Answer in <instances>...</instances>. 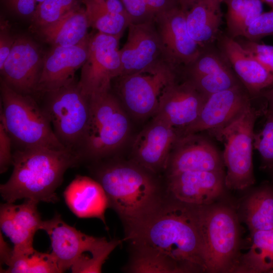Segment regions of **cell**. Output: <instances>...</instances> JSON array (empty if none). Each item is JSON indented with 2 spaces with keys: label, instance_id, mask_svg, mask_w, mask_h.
I'll use <instances>...</instances> for the list:
<instances>
[{
  "label": "cell",
  "instance_id": "6da1fadb",
  "mask_svg": "<svg viewBox=\"0 0 273 273\" xmlns=\"http://www.w3.org/2000/svg\"><path fill=\"white\" fill-rule=\"evenodd\" d=\"M202 207L168 195L154 211L125 230V240L132 250L166 257L181 272L206 271Z\"/></svg>",
  "mask_w": 273,
  "mask_h": 273
},
{
  "label": "cell",
  "instance_id": "7a4b0ae2",
  "mask_svg": "<svg viewBox=\"0 0 273 273\" xmlns=\"http://www.w3.org/2000/svg\"><path fill=\"white\" fill-rule=\"evenodd\" d=\"M80 158L68 149H18L13 154L12 175L1 185V196L7 203L23 198L55 203L58 200L56 191L63 181L64 173Z\"/></svg>",
  "mask_w": 273,
  "mask_h": 273
},
{
  "label": "cell",
  "instance_id": "3957f363",
  "mask_svg": "<svg viewBox=\"0 0 273 273\" xmlns=\"http://www.w3.org/2000/svg\"><path fill=\"white\" fill-rule=\"evenodd\" d=\"M133 161L105 164L96 172L112 208L124 223L133 226L154 211L165 196L154 176Z\"/></svg>",
  "mask_w": 273,
  "mask_h": 273
},
{
  "label": "cell",
  "instance_id": "277c9868",
  "mask_svg": "<svg viewBox=\"0 0 273 273\" xmlns=\"http://www.w3.org/2000/svg\"><path fill=\"white\" fill-rule=\"evenodd\" d=\"M1 95V121L19 149H67L57 137L42 107L30 95L15 91L3 79Z\"/></svg>",
  "mask_w": 273,
  "mask_h": 273
},
{
  "label": "cell",
  "instance_id": "5b68a950",
  "mask_svg": "<svg viewBox=\"0 0 273 273\" xmlns=\"http://www.w3.org/2000/svg\"><path fill=\"white\" fill-rule=\"evenodd\" d=\"M88 98L89 117L79 154L100 159L111 154L125 142L130 123L126 110L111 90Z\"/></svg>",
  "mask_w": 273,
  "mask_h": 273
},
{
  "label": "cell",
  "instance_id": "8992f818",
  "mask_svg": "<svg viewBox=\"0 0 273 273\" xmlns=\"http://www.w3.org/2000/svg\"><path fill=\"white\" fill-rule=\"evenodd\" d=\"M261 113L252 105L224 126L209 131L224 145L222 159L226 167L225 187L243 190L253 185L254 127Z\"/></svg>",
  "mask_w": 273,
  "mask_h": 273
},
{
  "label": "cell",
  "instance_id": "52a82bcc",
  "mask_svg": "<svg viewBox=\"0 0 273 273\" xmlns=\"http://www.w3.org/2000/svg\"><path fill=\"white\" fill-rule=\"evenodd\" d=\"M202 223L206 271L233 272L240 256L236 213L226 206H203Z\"/></svg>",
  "mask_w": 273,
  "mask_h": 273
},
{
  "label": "cell",
  "instance_id": "ba28073f",
  "mask_svg": "<svg viewBox=\"0 0 273 273\" xmlns=\"http://www.w3.org/2000/svg\"><path fill=\"white\" fill-rule=\"evenodd\" d=\"M44 94L42 108L55 134L66 148L80 155L89 117V98L75 80Z\"/></svg>",
  "mask_w": 273,
  "mask_h": 273
},
{
  "label": "cell",
  "instance_id": "9c48e42d",
  "mask_svg": "<svg viewBox=\"0 0 273 273\" xmlns=\"http://www.w3.org/2000/svg\"><path fill=\"white\" fill-rule=\"evenodd\" d=\"M177 68L169 63L116 78L117 96L126 112L137 119L154 115L164 89L177 79Z\"/></svg>",
  "mask_w": 273,
  "mask_h": 273
},
{
  "label": "cell",
  "instance_id": "30bf717a",
  "mask_svg": "<svg viewBox=\"0 0 273 273\" xmlns=\"http://www.w3.org/2000/svg\"><path fill=\"white\" fill-rule=\"evenodd\" d=\"M121 37L98 31L90 34L87 59L81 67L78 84L83 93L92 95L111 90V81L120 76Z\"/></svg>",
  "mask_w": 273,
  "mask_h": 273
},
{
  "label": "cell",
  "instance_id": "8fae6325",
  "mask_svg": "<svg viewBox=\"0 0 273 273\" xmlns=\"http://www.w3.org/2000/svg\"><path fill=\"white\" fill-rule=\"evenodd\" d=\"M128 28L126 41L119 49L122 66L120 76L169 63L154 21L131 23Z\"/></svg>",
  "mask_w": 273,
  "mask_h": 273
},
{
  "label": "cell",
  "instance_id": "7c38bea8",
  "mask_svg": "<svg viewBox=\"0 0 273 273\" xmlns=\"http://www.w3.org/2000/svg\"><path fill=\"white\" fill-rule=\"evenodd\" d=\"M186 11L177 5L158 14L154 19L166 59L177 68L192 64L202 51L189 33Z\"/></svg>",
  "mask_w": 273,
  "mask_h": 273
},
{
  "label": "cell",
  "instance_id": "4fadbf2b",
  "mask_svg": "<svg viewBox=\"0 0 273 273\" xmlns=\"http://www.w3.org/2000/svg\"><path fill=\"white\" fill-rule=\"evenodd\" d=\"M44 57L33 40L26 36L16 37L0 69L2 79L19 93L30 95L37 92Z\"/></svg>",
  "mask_w": 273,
  "mask_h": 273
},
{
  "label": "cell",
  "instance_id": "5bb4252c",
  "mask_svg": "<svg viewBox=\"0 0 273 273\" xmlns=\"http://www.w3.org/2000/svg\"><path fill=\"white\" fill-rule=\"evenodd\" d=\"M42 230L48 234L52 251L60 272L71 268L86 253L100 250L111 242L105 237L99 238L82 233L67 224L59 214L44 221Z\"/></svg>",
  "mask_w": 273,
  "mask_h": 273
},
{
  "label": "cell",
  "instance_id": "9a60e30c",
  "mask_svg": "<svg viewBox=\"0 0 273 273\" xmlns=\"http://www.w3.org/2000/svg\"><path fill=\"white\" fill-rule=\"evenodd\" d=\"M251 105V97L242 84L208 96L196 120L177 131L178 136L221 128Z\"/></svg>",
  "mask_w": 273,
  "mask_h": 273
},
{
  "label": "cell",
  "instance_id": "2e32d148",
  "mask_svg": "<svg viewBox=\"0 0 273 273\" xmlns=\"http://www.w3.org/2000/svg\"><path fill=\"white\" fill-rule=\"evenodd\" d=\"M207 97L189 80L178 82L176 79L164 89L154 118L177 132L196 120Z\"/></svg>",
  "mask_w": 273,
  "mask_h": 273
},
{
  "label": "cell",
  "instance_id": "e0dca14e",
  "mask_svg": "<svg viewBox=\"0 0 273 273\" xmlns=\"http://www.w3.org/2000/svg\"><path fill=\"white\" fill-rule=\"evenodd\" d=\"M177 138L175 129L153 117L134 140L132 161L154 174L166 170Z\"/></svg>",
  "mask_w": 273,
  "mask_h": 273
},
{
  "label": "cell",
  "instance_id": "ac0fdd59",
  "mask_svg": "<svg viewBox=\"0 0 273 273\" xmlns=\"http://www.w3.org/2000/svg\"><path fill=\"white\" fill-rule=\"evenodd\" d=\"M222 156L208 140L197 133L178 136L172 148L167 176L186 171H224Z\"/></svg>",
  "mask_w": 273,
  "mask_h": 273
},
{
  "label": "cell",
  "instance_id": "d6986e66",
  "mask_svg": "<svg viewBox=\"0 0 273 273\" xmlns=\"http://www.w3.org/2000/svg\"><path fill=\"white\" fill-rule=\"evenodd\" d=\"M167 194L190 204L211 205L222 193L224 171H186L167 175Z\"/></svg>",
  "mask_w": 273,
  "mask_h": 273
},
{
  "label": "cell",
  "instance_id": "ffe728a7",
  "mask_svg": "<svg viewBox=\"0 0 273 273\" xmlns=\"http://www.w3.org/2000/svg\"><path fill=\"white\" fill-rule=\"evenodd\" d=\"M90 37L74 46L53 47L44 56L37 92L55 90L74 80L75 72L87 59Z\"/></svg>",
  "mask_w": 273,
  "mask_h": 273
},
{
  "label": "cell",
  "instance_id": "44dd1931",
  "mask_svg": "<svg viewBox=\"0 0 273 273\" xmlns=\"http://www.w3.org/2000/svg\"><path fill=\"white\" fill-rule=\"evenodd\" d=\"M38 202L25 199L21 204L6 202L1 206L0 224L2 231L14 244L13 253L31 251L35 233L42 230L44 221L38 211Z\"/></svg>",
  "mask_w": 273,
  "mask_h": 273
},
{
  "label": "cell",
  "instance_id": "7402d4cb",
  "mask_svg": "<svg viewBox=\"0 0 273 273\" xmlns=\"http://www.w3.org/2000/svg\"><path fill=\"white\" fill-rule=\"evenodd\" d=\"M185 67V78L207 97L242 84L223 55L216 52L202 51L192 64Z\"/></svg>",
  "mask_w": 273,
  "mask_h": 273
},
{
  "label": "cell",
  "instance_id": "603a6c76",
  "mask_svg": "<svg viewBox=\"0 0 273 273\" xmlns=\"http://www.w3.org/2000/svg\"><path fill=\"white\" fill-rule=\"evenodd\" d=\"M222 54L235 74L251 96L260 95L273 86V76L240 42L230 36L220 38Z\"/></svg>",
  "mask_w": 273,
  "mask_h": 273
},
{
  "label": "cell",
  "instance_id": "cb8c5ba5",
  "mask_svg": "<svg viewBox=\"0 0 273 273\" xmlns=\"http://www.w3.org/2000/svg\"><path fill=\"white\" fill-rule=\"evenodd\" d=\"M66 204L79 218H97L105 224V212L109 207L107 197L96 180L77 175L64 192Z\"/></svg>",
  "mask_w": 273,
  "mask_h": 273
},
{
  "label": "cell",
  "instance_id": "d4e9b609",
  "mask_svg": "<svg viewBox=\"0 0 273 273\" xmlns=\"http://www.w3.org/2000/svg\"><path fill=\"white\" fill-rule=\"evenodd\" d=\"M89 27L85 7L80 6L56 22L38 27V34L53 47H69L83 40Z\"/></svg>",
  "mask_w": 273,
  "mask_h": 273
},
{
  "label": "cell",
  "instance_id": "484cf974",
  "mask_svg": "<svg viewBox=\"0 0 273 273\" xmlns=\"http://www.w3.org/2000/svg\"><path fill=\"white\" fill-rule=\"evenodd\" d=\"M224 0H198L186 11V23L191 37L201 47L216 37L222 20Z\"/></svg>",
  "mask_w": 273,
  "mask_h": 273
},
{
  "label": "cell",
  "instance_id": "4316f807",
  "mask_svg": "<svg viewBox=\"0 0 273 273\" xmlns=\"http://www.w3.org/2000/svg\"><path fill=\"white\" fill-rule=\"evenodd\" d=\"M251 235L250 249L240 256L233 272H270L273 270V229Z\"/></svg>",
  "mask_w": 273,
  "mask_h": 273
},
{
  "label": "cell",
  "instance_id": "83f0119b",
  "mask_svg": "<svg viewBox=\"0 0 273 273\" xmlns=\"http://www.w3.org/2000/svg\"><path fill=\"white\" fill-rule=\"evenodd\" d=\"M245 222L252 233L273 229V188H261L247 199L244 206Z\"/></svg>",
  "mask_w": 273,
  "mask_h": 273
},
{
  "label": "cell",
  "instance_id": "f1b7e54d",
  "mask_svg": "<svg viewBox=\"0 0 273 273\" xmlns=\"http://www.w3.org/2000/svg\"><path fill=\"white\" fill-rule=\"evenodd\" d=\"M230 36H243L249 25L263 11L261 0H224Z\"/></svg>",
  "mask_w": 273,
  "mask_h": 273
},
{
  "label": "cell",
  "instance_id": "f546056e",
  "mask_svg": "<svg viewBox=\"0 0 273 273\" xmlns=\"http://www.w3.org/2000/svg\"><path fill=\"white\" fill-rule=\"evenodd\" d=\"M7 273H56L60 272L56 261L51 253L39 252L34 249L22 253H13L6 264Z\"/></svg>",
  "mask_w": 273,
  "mask_h": 273
},
{
  "label": "cell",
  "instance_id": "4dcf8cb0",
  "mask_svg": "<svg viewBox=\"0 0 273 273\" xmlns=\"http://www.w3.org/2000/svg\"><path fill=\"white\" fill-rule=\"evenodd\" d=\"M89 27L103 33L122 37L131 23L128 14L111 13L88 5H84Z\"/></svg>",
  "mask_w": 273,
  "mask_h": 273
},
{
  "label": "cell",
  "instance_id": "1f68e13d",
  "mask_svg": "<svg viewBox=\"0 0 273 273\" xmlns=\"http://www.w3.org/2000/svg\"><path fill=\"white\" fill-rule=\"evenodd\" d=\"M124 270L132 273H178L177 266L166 257L143 251L132 250Z\"/></svg>",
  "mask_w": 273,
  "mask_h": 273
},
{
  "label": "cell",
  "instance_id": "d6a6232c",
  "mask_svg": "<svg viewBox=\"0 0 273 273\" xmlns=\"http://www.w3.org/2000/svg\"><path fill=\"white\" fill-rule=\"evenodd\" d=\"M81 3L82 0H44L37 6L33 21L38 27L54 23L80 7Z\"/></svg>",
  "mask_w": 273,
  "mask_h": 273
},
{
  "label": "cell",
  "instance_id": "836d02e7",
  "mask_svg": "<svg viewBox=\"0 0 273 273\" xmlns=\"http://www.w3.org/2000/svg\"><path fill=\"white\" fill-rule=\"evenodd\" d=\"M120 1L128 14L132 23L154 21L158 14L168 9L171 4V0Z\"/></svg>",
  "mask_w": 273,
  "mask_h": 273
},
{
  "label": "cell",
  "instance_id": "e575fe53",
  "mask_svg": "<svg viewBox=\"0 0 273 273\" xmlns=\"http://www.w3.org/2000/svg\"><path fill=\"white\" fill-rule=\"evenodd\" d=\"M266 119L262 128L254 133L253 147L259 152L263 166L273 167V111H265Z\"/></svg>",
  "mask_w": 273,
  "mask_h": 273
},
{
  "label": "cell",
  "instance_id": "d590c367",
  "mask_svg": "<svg viewBox=\"0 0 273 273\" xmlns=\"http://www.w3.org/2000/svg\"><path fill=\"white\" fill-rule=\"evenodd\" d=\"M273 35V10L262 13L249 25L243 36L247 39L257 41Z\"/></svg>",
  "mask_w": 273,
  "mask_h": 273
},
{
  "label": "cell",
  "instance_id": "8d00e7d4",
  "mask_svg": "<svg viewBox=\"0 0 273 273\" xmlns=\"http://www.w3.org/2000/svg\"><path fill=\"white\" fill-rule=\"evenodd\" d=\"M240 44L273 76V46L247 39Z\"/></svg>",
  "mask_w": 273,
  "mask_h": 273
},
{
  "label": "cell",
  "instance_id": "74e56055",
  "mask_svg": "<svg viewBox=\"0 0 273 273\" xmlns=\"http://www.w3.org/2000/svg\"><path fill=\"white\" fill-rule=\"evenodd\" d=\"M12 140L2 122L0 123V171L6 172L12 164L13 154L11 151Z\"/></svg>",
  "mask_w": 273,
  "mask_h": 273
},
{
  "label": "cell",
  "instance_id": "f35d334b",
  "mask_svg": "<svg viewBox=\"0 0 273 273\" xmlns=\"http://www.w3.org/2000/svg\"><path fill=\"white\" fill-rule=\"evenodd\" d=\"M16 37L11 33L10 26L6 21H1L0 29V69L2 68L14 44Z\"/></svg>",
  "mask_w": 273,
  "mask_h": 273
},
{
  "label": "cell",
  "instance_id": "ab89813d",
  "mask_svg": "<svg viewBox=\"0 0 273 273\" xmlns=\"http://www.w3.org/2000/svg\"><path fill=\"white\" fill-rule=\"evenodd\" d=\"M82 3L84 5H91L111 13L128 15L120 0H82Z\"/></svg>",
  "mask_w": 273,
  "mask_h": 273
},
{
  "label": "cell",
  "instance_id": "60d3db41",
  "mask_svg": "<svg viewBox=\"0 0 273 273\" xmlns=\"http://www.w3.org/2000/svg\"><path fill=\"white\" fill-rule=\"evenodd\" d=\"M8 6L17 14L23 16H33L37 6L35 0H6Z\"/></svg>",
  "mask_w": 273,
  "mask_h": 273
},
{
  "label": "cell",
  "instance_id": "b9f144b4",
  "mask_svg": "<svg viewBox=\"0 0 273 273\" xmlns=\"http://www.w3.org/2000/svg\"><path fill=\"white\" fill-rule=\"evenodd\" d=\"M1 263L6 264L9 262L13 255V250H12L7 242L4 240L2 234L1 233Z\"/></svg>",
  "mask_w": 273,
  "mask_h": 273
},
{
  "label": "cell",
  "instance_id": "7bdbcfd3",
  "mask_svg": "<svg viewBox=\"0 0 273 273\" xmlns=\"http://www.w3.org/2000/svg\"><path fill=\"white\" fill-rule=\"evenodd\" d=\"M261 94L266 100L267 104L266 109L273 111V86L264 90Z\"/></svg>",
  "mask_w": 273,
  "mask_h": 273
},
{
  "label": "cell",
  "instance_id": "ee69618b",
  "mask_svg": "<svg viewBox=\"0 0 273 273\" xmlns=\"http://www.w3.org/2000/svg\"><path fill=\"white\" fill-rule=\"evenodd\" d=\"M198 0H176L178 5L185 11H188Z\"/></svg>",
  "mask_w": 273,
  "mask_h": 273
},
{
  "label": "cell",
  "instance_id": "f6af8a7d",
  "mask_svg": "<svg viewBox=\"0 0 273 273\" xmlns=\"http://www.w3.org/2000/svg\"><path fill=\"white\" fill-rule=\"evenodd\" d=\"M262 2L265 3L269 5L273 10V0H261Z\"/></svg>",
  "mask_w": 273,
  "mask_h": 273
},
{
  "label": "cell",
  "instance_id": "bcb514c9",
  "mask_svg": "<svg viewBox=\"0 0 273 273\" xmlns=\"http://www.w3.org/2000/svg\"><path fill=\"white\" fill-rule=\"evenodd\" d=\"M37 2H38V3H41L42 2V1H43L44 0H35Z\"/></svg>",
  "mask_w": 273,
  "mask_h": 273
},
{
  "label": "cell",
  "instance_id": "7dc6e473",
  "mask_svg": "<svg viewBox=\"0 0 273 273\" xmlns=\"http://www.w3.org/2000/svg\"><path fill=\"white\" fill-rule=\"evenodd\" d=\"M270 169L272 170V177H273V167H272Z\"/></svg>",
  "mask_w": 273,
  "mask_h": 273
},
{
  "label": "cell",
  "instance_id": "c3c4849f",
  "mask_svg": "<svg viewBox=\"0 0 273 273\" xmlns=\"http://www.w3.org/2000/svg\"><path fill=\"white\" fill-rule=\"evenodd\" d=\"M270 273H273V270Z\"/></svg>",
  "mask_w": 273,
  "mask_h": 273
}]
</instances>
